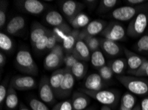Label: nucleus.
<instances>
[{"mask_svg":"<svg viewBox=\"0 0 148 110\" xmlns=\"http://www.w3.org/2000/svg\"><path fill=\"white\" fill-rule=\"evenodd\" d=\"M15 65L17 68L23 73L33 76L39 73L37 64L28 50H21L18 51L15 57Z\"/></svg>","mask_w":148,"mask_h":110,"instance_id":"f257e3e1","label":"nucleus"},{"mask_svg":"<svg viewBox=\"0 0 148 110\" xmlns=\"http://www.w3.org/2000/svg\"><path fill=\"white\" fill-rule=\"evenodd\" d=\"M116 78L132 93L137 95H145L148 93V82L146 80L125 75H118Z\"/></svg>","mask_w":148,"mask_h":110,"instance_id":"f03ea898","label":"nucleus"},{"mask_svg":"<svg viewBox=\"0 0 148 110\" xmlns=\"http://www.w3.org/2000/svg\"><path fill=\"white\" fill-rule=\"evenodd\" d=\"M147 24V15L143 13H139L129 23L126 31L127 34L132 38L140 36L144 32Z\"/></svg>","mask_w":148,"mask_h":110,"instance_id":"7ed1b4c3","label":"nucleus"},{"mask_svg":"<svg viewBox=\"0 0 148 110\" xmlns=\"http://www.w3.org/2000/svg\"><path fill=\"white\" fill-rule=\"evenodd\" d=\"M80 91L97 100L100 104L108 106L115 104L118 98L116 94L111 90L92 91L86 88H80Z\"/></svg>","mask_w":148,"mask_h":110,"instance_id":"20e7f679","label":"nucleus"},{"mask_svg":"<svg viewBox=\"0 0 148 110\" xmlns=\"http://www.w3.org/2000/svg\"><path fill=\"white\" fill-rule=\"evenodd\" d=\"M145 5H138L136 7L123 6L116 8L112 13V16L114 19L120 21H127L138 15L141 10L144 9Z\"/></svg>","mask_w":148,"mask_h":110,"instance_id":"39448f33","label":"nucleus"},{"mask_svg":"<svg viewBox=\"0 0 148 110\" xmlns=\"http://www.w3.org/2000/svg\"><path fill=\"white\" fill-rule=\"evenodd\" d=\"M105 39L116 42L122 40L125 36V30L122 24L118 22H112L108 24L102 32Z\"/></svg>","mask_w":148,"mask_h":110,"instance_id":"423d86ee","label":"nucleus"},{"mask_svg":"<svg viewBox=\"0 0 148 110\" xmlns=\"http://www.w3.org/2000/svg\"><path fill=\"white\" fill-rule=\"evenodd\" d=\"M39 94L41 100L48 105H53L55 102V94L50 84L49 78L44 76L41 78L39 84Z\"/></svg>","mask_w":148,"mask_h":110,"instance_id":"0eeeda50","label":"nucleus"},{"mask_svg":"<svg viewBox=\"0 0 148 110\" xmlns=\"http://www.w3.org/2000/svg\"><path fill=\"white\" fill-rule=\"evenodd\" d=\"M15 2L21 9L31 15H39L46 9L45 4L38 0H21Z\"/></svg>","mask_w":148,"mask_h":110,"instance_id":"6e6552de","label":"nucleus"},{"mask_svg":"<svg viewBox=\"0 0 148 110\" xmlns=\"http://www.w3.org/2000/svg\"><path fill=\"white\" fill-rule=\"evenodd\" d=\"M108 24L103 20H95L91 21L84 29L80 32L79 39L84 40L87 36H95L96 35L102 34L106 28Z\"/></svg>","mask_w":148,"mask_h":110,"instance_id":"1a4fd4ad","label":"nucleus"},{"mask_svg":"<svg viewBox=\"0 0 148 110\" xmlns=\"http://www.w3.org/2000/svg\"><path fill=\"white\" fill-rule=\"evenodd\" d=\"M10 85L17 90H29L35 88L37 82L31 76H17L12 78Z\"/></svg>","mask_w":148,"mask_h":110,"instance_id":"9d476101","label":"nucleus"},{"mask_svg":"<svg viewBox=\"0 0 148 110\" xmlns=\"http://www.w3.org/2000/svg\"><path fill=\"white\" fill-rule=\"evenodd\" d=\"M84 8V5L80 2L73 0H66L63 1L61 5V9L64 15L67 17L69 21L75 18Z\"/></svg>","mask_w":148,"mask_h":110,"instance_id":"9b49d317","label":"nucleus"},{"mask_svg":"<svg viewBox=\"0 0 148 110\" xmlns=\"http://www.w3.org/2000/svg\"><path fill=\"white\" fill-rule=\"evenodd\" d=\"M75 83V78L73 75L70 71L66 69L64 77L60 86L57 98H65L70 96L72 90H73Z\"/></svg>","mask_w":148,"mask_h":110,"instance_id":"f8f14e48","label":"nucleus"},{"mask_svg":"<svg viewBox=\"0 0 148 110\" xmlns=\"http://www.w3.org/2000/svg\"><path fill=\"white\" fill-rule=\"evenodd\" d=\"M26 20L22 16H15L8 22L6 26V32L11 35H18L23 30Z\"/></svg>","mask_w":148,"mask_h":110,"instance_id":"ddd939ff","label":"nucleus"},{"mask_svg":"<svg viewBox=\"0 0 148 110\" xmlns=\"http://www.w3.org/2000/svg\"><path fill=\"white\" fill-rule=\"evenodd\" d=\"M89 96L81 92H75L73 93L71 102L73 110H85L90 103Z\"/></svg>","mask_w":148,"mask_h":110,"instance_id":"4468645a","label":"nucleus"},{"mask_svg":"<svg viewBox=\"0 0 148 110\" xmlns=\"http://www.w3.org/2000/svg\"><path fill=\"white\" fill-rule=\"evenodd\" d=\"M72 53L79 61H88L90 60V51L83 40L79 39L78 40Z\"/></svg>","mask_w":148,"mask_h":110,"instance_id":"2eb2a0df","label":"nucleus"},{"mask_svg":"<svg viewBox=\"0 0 148 110\" xmlns=\"http://www.w3.org/2000/svg\"><path fill=\"white\" fill-rule=\"evenodd\" d=\"M124 51L125 55L126 56V60L127 63V66L129 67L128 71H135L138 69L143 63L145 61L146 59L142 57H140L136 53L132 52L128 49L124 48Z\"/></svg>","mask_w":148,"mask_h":110,"instance_id":"dca6fc26","label":"nucleus"},{"mask_svg":"<svg viewBox=\"0 0 148 110\" xmlns=\"http://www.w3.org/2000/svg\"><path fill=\"white\" fill-rule=\"evenodd\" d=\"M84 88L92 91H99L102 90L104 86L103 79L100 77L99 74L93 73L88 76L85 80Z\"/></svg>","mask_w":148,"mask_h":110,"instance_id":"f3484780","label":"nucleus"},{"mask_svg":"<svg viewBox=\"0 0 148 110\" xmlns=\"http://www.w3.org/2000/svg\"><path fill=\"white\" fill-rule=\"evenodd\" d=\"M100 46L102 51L110 56L118 55L122 52V47L116 42L112 41L107 39L100 40Z\"/></svg>","mask_w":148,"mask_h":110,"instance_id":"a211bd4d","label":"nucleus"},{"mask_svg":"<svg viewBox=\"0 0 148 110\" xmlns=\"http://www.w3.org/2000/svg\"><path fill=\"white\" fill-rule=\"evenodd\" d=\"M63 60L64 57L51 51L45 58V69L48 71L54 70V69L58 68L62 64V63H63Z\"/></svg>","mask_w":148,"mask_h":110,"instance_id":"6ab92c4d","label":"nucleus"},{"mask_svg":"<svg viewBox=\"0 0 148 110\" xmlns=\"http://www.w3.org/2000/svg\"><path fill=\"white\" fill-rule=\"evenodd\" d=\"M65 68L57 69V71L54 72L51 75V77L49 78L50 84L52 87L56 97H57L58 94H59L60 86H61L62 80H63L64 77V74H65Z\"/></svg>","mask_w":148,"mask_h":110,"instance_id":"aec40b11","label":"nucleus"},{"mask_svg":"<svg viewBox=\"0 0 148 110\" xmlns=\"http://www.w3.org/2000/svg\"><path fill=\"white\" fill-rule=\"evenodd\" d=\"M48 30L46 27L42 26L39 22H35L31 26L30 31V42L31 44L33 46L38 40L41 38L49 32Z\"/></svg>","mask_w":148,"mask_h":110,"instance_id":"412c9836","label":"nucleus"},{"mask_svg":"<svg viewBox=\"0 0 148 110\" xmlns=\"http://www.w3.org/2000/svg\"><path fill=\"white\" fill-rule=\"evenodd\" d=\"M80 32L79 30H76L74 29L71 33L62 41V47H63L64 50L67 53H72L73 51L75 48V45L79 40V36Z\"/></svg>","mask_w":148,"mask_h":110,"instance_id":"4be33fe9","label":"nucleus"},{"mask_svg":"<svg viewBox=\"0 0 148 110\" xmlns=\"http://www.w3.org/2000/svg\"><path fill=\"white\" fill-rule=\"evenodd\" d=\"M45 19L49 24L54 26L55 28L59 27L66 24L62 15L56 11H49L45 15Z\"/></svg>","mask_w":148,"mask_h":110,"instance_id":"5701e85b","label":"nucleus"},{"mask_svg":"<svg viewBox=\"0 0 148 110\" xmlns=\"http://www.w3.org/2000/svg\"><path fill=\"white\" fill-rule=\"evenodd\" d=\"M5 102L6 107L10 110L15 109L19 104V98H18L16 90L10 85L8 89V94H7Z\"/></svg>","mask_w":148,"mask_h":110,"instance_id":"b1692460","label":"nucleus"},{"mask_svg":"<svg viewBox=\"0 0 148 110\" xmlns=\"http://www.w3.org/2000/svg\"><path fill=\"white\" fill-rule=\"evenodd\" d=\"M69 22L74 28L78 30L79 28L86 27L90 22V19L85 13L80 12L75 18L71 20Z\"/></svg>","mask_w":148,"mask_h":110,"instance_id":"393cba45","label":"nucleus"},{"mask_svg":"<svg viewBox=\"0 0 148 110\" xmlns=\"http://www.w3.org/2000/svg\"><path fill=\"white\" fill-rule=\"evenodd\" d=\"M86 66L80 61H78L71 69V73L77 79H81L86 73Z\"/></svg>","mask_w":148,"mask_h":110,"instance_id":"a878e982","label":"nucleus"},{"mask_svg":"<svg viewBox=\"0 0 148 110\" xmlns=\"http://www.w3.org/2000/svg\"><path fill=\"white\" fill-rule=\"evenodd\" d=\"M91 63L96 68L100 69L101 67L105 66L106 61L102 52L100 50H96L92 53L90 57Z\"/></svg>","mask_w":148,"mask_h":110,"instance_id":"bb28decb","label":"nucleus"},{"mask_svg":"<svg viewBox=\"0 0 148 110\" xmlns=\"http://www.w3.org/2000/svg\"><path fill=\"white\" fill-rule=\"evenodd\" d=\"M13 42L12 39L3 32L0 33V48L5 52H10L13 48Z\"/></svg>","mask_w":148,"mask_h":110,"instance_id":"cd10ccee","label":"nucleus"},{"mask_svg":"<svg viewBox=\"0 0 148 110\" xmlns=\"http://www.w3.org/2000/svg\"><path fill=\"white\" fill-rule=\"evenodd\" d=\"M127 66V60L125 59H117L112 62L111 65L110 66L114 74L120 75L124 73L125 69Z\"/></svg>","mask_w":148,"mask_h":110,"instance_id":"c85d7f7f","label":"nucleus"},{"mask_svg":"<svg viewBox=\"0 0 148 110\" xmlns=\"http://www.w3.org/2000/svg\"><path fill=\"white\" fill-rule=\"evenodd\" d=\"M72 31L73 30L70 27V26L66 23L63 26L55 28L53 29V32L57 36L60 42H62L64 39L66 38V37L70 34Z\"/></svg>","mask_w":148,"mask_h":110,"instance_id":"c756f323","label":"nucleus"},{"mask_svg":"<svg viewBox=\"0 0 148 110\" xmlns=\"http://www.w3.org/2000/svg\"><path fill=\"white\" fill-rule=\"evenodd\" d=\"M121 104L127 108L133 109L136 104V98L130 93H125L123 95L121 100Z\"/></svg>","mask_w":148,"mask_h":110,"instance_id":"7c9ffc66","label":"nucleus"},{"mask_svg":"<svg viewBox=\"0 0 148 110\" xmlns=\"http://www.w3.org/2000/svg\"><path fill=\"white\" fill-rule=\"evenodd\" d=\"M84 41L88 47L90 51L92 52L98 50L100 46V40L95 36H87L85 38Z\"/></svg>","mask_w":148,"mask_h":110,"instance_id":"2f4dec72","label":"nucleus"},{"mask_svg":"<svg viewBox=\"0 0 148 110\" xmlns=\"http://www.w3.org/2000/svg\"><path fill=\"white\" fill-rule=\"evenodd\" d=\"M138 52H148V35H144L140 38L135 46Z\"/></svg>","mask_w":148,"mask_h":110,"instance_id":"473e14b6","label":"nucleus"},{"mask_svg":"<svg viewBox=\"0 0 148 110\" xmlns=\"http://www.w3.org/2000/svg\"><path fill=\"white\" fill-rule=\"evenodd\" d=\"M49 32H50V30H49L47 34H46L45 35L41 37V38L39 39L37 42H36L34 46H33V48H34L36 51H42L47 50Z\"/></svg>","mask_w":148,"mask_h":110,"instance_id":"72a5a7b5","label":"nucleus"},{"mask_svg":"<svg viewBox=\"0 0 148 110\" xmlns=\"http://www.w3.org/2000/svg\"><path fill=\"white\" fill-rule=\"evenodd\" d=\"M31 110H50L43 102L36 98H31L29 102Z\"/></svg>","mask_w":148,"mask_h":110,"instance_id":"f704fd0d","label":"nucleus"},{"mask_svg":"<svg viewBox=\"0 0 148 110\" xmlns=\"http://www.w3.org/2000/svg\"><path fill=\"white\" fill-rule=\"evenodd\" d=\"M98 74H99L103 80H109L112 78L114 73L112 71L110 67L105 65L99 69V70H98Z\"/></svg>","mask_w":148,"mask_h":110,"instance_id":"c9c22d12","label":"nucleus"},{"mask_svg":"<svg viewBox=\"0 0 148 110\" xmlns=\"http://www.w3.org/2000/svg\"><path fill=\"white\" fill-rule=\"evenodd\" d=\"M78 61L79 60H78L77 59V57H76L73 53H66V54L64 55L63 60V63L65 64V69L69 71H71L72 67H73L74 65H75Z\"/></svg>","mask_w":148,"mask_h":110,"instance_id":"e433bc0d","label":"nucleus"},{"mask_svg":"<svg viewBox=\"0 0 148 110\" xmlns=\"http://www.w3.org/2000/svg\"><path fill=\"white\" fill-rule=\"evenodd\" d=\"M57 42H60V40L57 36L53 32V30H50L49 34V38H48V43L47 50V51H51L55 47L57 46Z\"/></svg>","mask_w":148,"mask_h":110,"instance_id":"4c0bfd02","label":"nucleus"},{"mask_svg":"<svg viewBox=\"0 0 148 110\" xmlns=\"http://www.w3.org/2000/svg\"><path fill=\"white\" fill-rule=\"evenodd\" d=\"M118 3L117 0H102L99 7L100 12H104L112 9Z\"/></svg>","mask_w":148,"mask_h":110,"instance_id":"58836bf2","label":"nucleus"},{"mask_svg":"<svg viewBox=\"0 0 148 110\" xmlns=\"http://www.w3.org/2000/svg\"><path fill=\"white\" fill-rule=\"evenodd\" d=\"M8 2L1 1L0 3V28L3 27L6 23V11Z\"/></svg>","mask_w":148,"mask_h":110,"instance_id":"ea45409f","label":"nucleus"},{"mask_svg":"<svg viewBox=\"0 0 148 110\" xmlns=\"http://www.w3.org/2000/svg\"><path fill=\"white\" fill-rule=\"evenodd\" d=\"M52 110H73L71 100L62 101L53 106Z\"/></svg>","mask_w":148,"mask_h":110,"instance_id":"a19ab883","label":"nucleus"},{"mask_svg":"<svg viewBox=\"0 0 148 110\" xmlns=\"http://www.w3.org/2000/svg\"><path fill=\"white\" fill-rule=\"evenodd\" d=\"M148 65V60H145L141 67L138 69H137L135 71H127V73L131 74L132 75L136 76V77H143L144 76L145 70L146 69V67Z\"/></svg>","mask_w":148,"mask_h":110,"instance_id":"79ce46f5","label":"nucleus"},{"mask_svg":"<svg viewBox=\"0 0 148 110\" xmlns=\"http://www.w3.org/2000/svg\"><path fill=\"white\" fill-rule=\"evenodd\" d=\"M7 94H8V90L6 88L5 83L3 82L0 85V104H1V106H2L3 102L5 100Z\"/></svg>","mask_w":148,"mask_h":110,"instance_id":"37998d69","label":"nucleus"},{"mask_svg":"<svg viewBox=\"0 0 148 110\" xmlns=\"http://www.w3.org/2000/svg\"><path fill=\"white\" fill-rule=\"evenodd\" d=\"M53 52H55L57 54H59L60 56H61L62 57H64V48L63 47H62L60 45H57L55 48H54L52 50H51Z\"/></svg>","mask_w":148,"mask_h":110,"instance_id":"c03bdc74","label":"nucleus"},{"mask_svg":"<svg viewBox=\"0 0 148 110\" xmlns=\"http://www.w3.org/2000/svg\"><path fill=\"white\" fill-rule=\"evenodd\" d=\"M141 110H148V97L143 99L140 104Z\"/></svg>","mask_w":148,"mask_h":110,"instance_id":"a18cd8bd","label":"nucleus"},{"mask_svg":"<svg viewBox=\"0 0 148 110\" xmlns=\"http://www.w3.org/2000/svg\"><path fill=\"white\" fill-rule=\"evenodd\" d=\"M6 63V57L5 55L3 54V52L1 51L0 52V67H1V69L5 66Z\"/></svg>","mask_w":148,"mask_h":110,"instance_id":"49530a36","label":"nucleus"},{"mask_svg":"<svg viewBox=\"0 0 148 110\" xmlns=\"http://www.w3.org/2000/svg\"><path fill=\"white\" fill-rule=\"evenodd\" d=\"M127 3L131 4V5H140V4H142L145 3V2H147L145 0H127L126 1Z\"/></svg>","mask_w":148,"mask_h":110,"instance_id":"de8ad7c7","label":"nucleus"},{"mask_svg":"<svg viewBox=\"0 0 148 110\" xmlns=\"http://www.w3.org/2000/svg\"><path fill=\"white\" fill-rule=\"evenodd\" d=\"M19 110H30V109H29L28 107H27L25 105H24L23 103H21V104H20V106H19Z\"/></svg>","mask_w":148,"mask_h":110,"instance_id":"09e8293b","label":"nucleus"},{"mask_svg":"<svg viewBox=\"0 0 148 110\" xmlns=\"http://www.w3.org/2000/svg\"><path fill=\"white\" fill-rule=\"evenodd\" d=\"M100 110H112L110 107L108 105H103V106L101 107Z\"/></svg>","mask_w":148,"mask_h":110,"instance_id":"8fccbe9b","label":"nucleus"},{"mask_svg":"<svg viewBox=\"0 0 148 110\" xmlns=\"http://www.w3.org/2000/svg\"><path fill=\"white\" fill-rule=\"evenodd\" d=\"M119 110H132V109H130L127 108V107H124V105L121 104V105H120V109H119Z\"/></svg>","mask_w":148,"mask_h":110,"instance_id":"3c124183","label":"nucleus"},{"mask_svg":"<svg viewBox=\"0 0 148 110\" xmlns=\"http://www.w3.org/2000/svg\"><path fill=\"white\" fill-rule=\"evenodd\" d=\"M144 76H147V77H148V65H147L146 69H145V70Z\"/></svg>","mask_w":148,"mask_h":110,"instance_id":"603ef678","label":"nucleus"},{"mask_svg":"<svg viewBox=\"0 0 148 110\" xmlns=\"http://www.w3.org/2000/svg\"><path fill=\"white\" fill-rule=\"evenodd\" d=\"M132 110H141V108H140V106L139 105H137V106H136L134 108L132 109Z\"/></svg>","mask_w":148,"mask_h":110,"instance_id":"864d4df0","label":"nucleus"},{"mask_svg":"<svg viewBox=\"0 0 148 110\" xmlns=\"http://www.w3.org/2000/svg\"><path fill=\"white\" fill-rule=\"evenodd\" d=\"M147 22H148V17H147Z\"/></svg>","mask_w":148,"mask_h":110,"instance_id":"5fc2aeb1","label":"nucleus"},{"mask_svg":"<svg viewBox=\"0 0 148 110\" xmlns=\"http://www.w3.org/2000/svg\"><path fill=\"white\" fill-rule=\"evenodd\" d=\"M85 110H90V109H85Z\"/></svg>","mask_w":148,"mask_h":110,"instance_id":"6e6d98bb","label":"nucleus"}]
</instances>
